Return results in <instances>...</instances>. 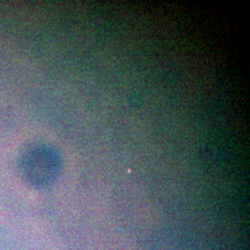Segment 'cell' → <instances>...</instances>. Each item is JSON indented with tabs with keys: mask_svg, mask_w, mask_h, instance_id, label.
Segmentation results:
<instances>
[{
	"mask_svg": "<svg viewBox=\"0 0 250 250\" xmlns=\"http://www.w3.org/2000/svg\"><path fill=\"white\" fill-rule=\"evenodd\" d=\"M21 170L29 183L36 188H44L57 176L60 161L53 151L36 148L23 159Z\"/></svg>",
	"mask_w": 250,
	"mask_h": 250,
	"instance_id": "1",
	"label": "cell"
}]
</instances>
